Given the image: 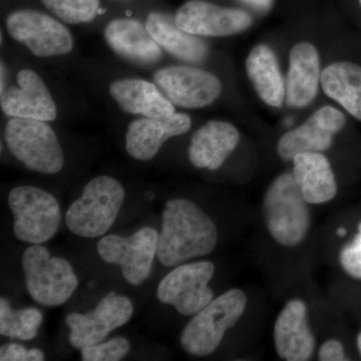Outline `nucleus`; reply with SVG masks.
Instances as JSON below:
<instances>
[{
	"label": "nucleus",
	"instance_id": "1",
	"mask_svg": "<svg viewBox=\"0 0 361 361\" xmlns=\"http://www.w3.org/2000/svg\"><path fill=\"white\" fill-rule=\"evenodd\" d=\"M218 243L212 218L198 204L187 198L170 199L161 213L157 257L167 268L204 257Z\"/></svg>",
	"mask_w": 361,
	"mask_h": 361
},
{
	"label": "nucleus",
	"instance_id": "2",
	"mask_svg": "<svg viewBox=\"0 0 361 361\" xmlns=\"http://www.w3.org/2000/svg\"><path fill=\"white\" fill-rule=\"evenodd\" d=\"M125 200L126 189L120 180L109 175L97 176L66 211V228L82 238L104 237L115 224Z\"/></svg>",
	"mask_w": 361,
	"mask_h": 361
},
{
	"label": "nucleus",
	"instance_id": "3",
	"mask_svg": "<svg viewBox=\"0 0 361 361\" xmlns=\"http://www.w3.org/2000/svg\"><path fill=\"white\" fill-rule=\"evenodd\" d=\"M263 215L268 232L279 245H300L310 233V204L292 172L278 175L266 190Z\"/></svg>",
	"mask_w": 361,
	"mask_h": 361
},
{
	"label": "nucleus",
	"instance_id": "4",
	"mask_svg": "<svg viewBox=\"0 0 361 361\" xmlns=\"http://www.w3.org/2000/svg\"><path fill=\"white\" fill-rule=\"evenodd\" d=\"M4 135L9 153L28 170L56 175L65 167L63 146L49 122L8 118Z\"/></svg>",
	"mask_w": 361,
	"mask_h": 361
},
{
	"label": "nucleus",
	"instance_id": "5",
	"mask_svg": "<svg viewBox=\"0 0 361 361\" xmlns=\"http://www.w3.org/2000/svg\"><path fill=\"white\" fill-rule=\"evenodd\" d=\"M248 298L238 288L221 294L199 311L180 332V344L190 355L203 357L212 355L245 312Z\"/></svg>",
	"mask_w": 361,
	"mask_h": 361
},
{
	"label": "nucleus",
	"instance_id": "6",
	"mask_svg": "<svg viewBox=\"0 0 361 361\" xmlns=\"http://www.w3.org/2000/svg\"><path fill=\"white\" fill-rule=\"evenodd\" d=\"M26 290L44 307H59L68 302L77 290L78 277L70 261L51 256L42 244L25 249L21 257Z\"/></svg>",
	"mask_w": 361,
	"mask_h": 361
},
{
	"label": "nucleus",
	"instance_id": "7",
	"mask_svg": "<svg viewBox=\"0 0 361 361\" xmlns=\"http://www.w3.org/2000/svg\"><path fill=\"white\" fill-rule=\"evenodd\" d=\"M13 233L25 244H44L61 229L63 213L58 199L47 190L30 185L13 188L8 194Z\"/></svg>",
	"mask_w": 361,
	"mask_h": 361
},
{
	"label": "nucleus",
	"instance_id": "8",
	"mask_svg": "<svg viewBox=\"0 0 361 361\" xmlns=\"http://www.w3.org/2000/svg\"><path fill=\"white\" fill-rule=\"evenodd\" d=\"M6 30L11 39L37 58L63 56L75 49V39L66 23L42 11H14L7 16Z\"/></svg>",
	"mask_w": 361,
	"mask_h": 361
},
{
	"label": "nucleus",
	"instance_id": "9",
	"mask_svg": "<svg viewBox=\"0 0 361 361\" xmlns=\"http://www.w3.org/2000/svg\"><path fill=\"white\" fill-rule=\"evenodd\" d=\"M154 82L176 108L200 110L217 102L223 82L216 73L196 65H172L158 68Z\"/></svg>",
	"mask_w": 361,
	"mask_h": 361
},
{
	"label": "nucleus",
	"instance_id": "10",
	"mask_svg": "<svg viewBox=\"0 0 361 361\" xmlns=\"http://www.w3.org/2000/svg\"><path fill=\"white\" fill-rule=\"evenodd\" d=\"M158 242L155 228L142 227L129 237L104 235L97 242V250L104 262L121 268L128 283L140 286L151 274Z\"/></svg>",
	"mask_w": 361,
	"mask_h": 361
},
{
	"label": "nucleus",
	"instance_id": "11",
	"mask_svg": "<svg viewBox=\"0 0 361 361\" xmlns=\"http://www.w3.org/2000/svg\"><path fill=\"white\" fill-rule=\"evenodd\" d=\"M215 275V265L211 261L185 262L170 271L157 288L161 303L173 306L180 314L195 315L214 299L209 286Z\"/></svg>",
	"mask_w": 361,
	"mask_h": 361
},
{
	"label": "nucleus",
	"instance_id": "12",
	"mask_svg": "<svg viewBox=\"0 0 361 361\" xmlns=\"http://www.w3.org/2000/svg\"><path fill=\"white\" fill-rule=\"evenodd\" d=\"M134 312V303L129 297L111 292L94 310L70 313L66 323L71 330L68 339L71 345L82 350L85 346L103 342L114 330L127 324Z\"/></svg>",
	"mask_w": 361,
	"mask_h": 361
},
{
	"label": "nucleus",
	"instance_id": "13",
	"mask_svg": "<svg viewBox=\"0 0 361 361\" xmlns=\"http://www.w3.org/2000/svg\"><path fill=\"white\" fill-rule=\"evenodd\" d=\"M346 116L341 109L330 104L320 106L300 125L279 137L276 151L284 161H292L301 153H324L334 145V137L344 129Z\"/></svg>",
	"mask_w": 361,
	"mask_h": 361
},
{
	"label": "nucleus",
	"instance_id": "14",
	"mask_svg": "<svg viewBox=\"0 0 361 361\" xmlns=\"http://www.w3.org/2000/svg\"><path fill=\"white\" fill-rule=\"evenodd\" d=\"M0 109L8 118H32L54 122L59 109L51 90L37 71L23 68L14 82H7L0 90Z\"/></svg>",
	"mask_w": 361,
	"mask_h": 361
},
{
	"label": "nucleus",
	"instance_id": "15",
	"mask_svg": "<svg viewBox=\"0 0 361 361\" xmlns=\"http://www.w3.org/2000/svg\"><path fill=\"white\" fill-rule=\"evenodd\" d=\"M174 20L180 30L202 39L233 37L253 25V16L248 11L206 0H188L176 11Z\"/></svg>",
	"mask_w": 361,
	"mask_h": 361
},
{
	"label": "nucleus",
	"instance_id": "16",
	"mask_svg": "<svg viewBox=\"0 0 361 361\" xmlns=\"http://www.w3.org/2000/svg\"><path fill=\"white\" fill-rule=\"evenodd\" d=\"M191 128V116L182 111L159 118L137 116L126 130V151L135 160L152 161L165 142L187 134Z\"/></svg>",
	"mask_w": 361,
	"mask_h": 361
},
{
	"label": "nucleus",
	"instance_id": "17",
	"mask_svg": "<svg viewBox=\"0 0 361 361\" xmlns=\"http://www.w3.org/2000/svg\"><path fill=\"white\" fill-rule=\"evenodd\" d=\"M104 39L118 58L139 68H152L164 58L146 23L134 18H116L104 28Z\"/></svg>",
	"mask_w": 361,
	"mask_h": 361
},
{
	"label": "nucleus",
	"instance_id": "18",
	"mask_svg": "<svg viewBox=\"0 0 361 361\" xmlns=\"http://www.w3.org/2000/svg\"><path fill=\"white\" fill-rule=\"evenodd\" d=\"M322 59L312 42L301 40L292 45L288 56L285 104L294 110L307 108L322 89Z\"/></svg>",
	"mask_w": 361,
	"mask_h": 361
},
{
	"label": "nucleus",
	"instance_id": "19",
	"mask_svg": "<svg viewBox=\"0 0 361 361\" xmlns=\"http://www.w3.org/2000/svg\"><path fill=\"white\" fill-rule=\"evenodd\" d=\"M274 345L286 361L310 360L316 341L308 322V310L301 299H291L280 311L274 324Z\"/></svg>",
	"mask_w": 361,
	"mask_h": 361
},
{
	"label": "nucleus",
	"instance_id": "20",
	"mask_svg": "<svg viewBox=\"0 0 361 361\" xmlns=\"http://www.w3.org/2000/svg\"><path fill=\"white\" fill-rule=\"evenodd\" d=\"M241 133L236 126L224 120H211L192 135L188 158L195 168L219 170L238 147Z\"/></svg>",
	"mask_w": 361,
	"mask_h": 361
},
{
	"label": "nucleus",
	"instance_id": "21",
	"mask_svg": "<svg viewBox=\"0 0 361 361\" xmlns=\"http://www.w3.org/2000/svg\"><path fill=\"white\" fill-rule=\"evenodd\" d=\"M109 94L118 109L129 115L159 118L176 113V106L160 87L145 78H121L111 80Z\"/></svg>",
	"mask_w": 361,
	"mask_h": 361
},
{
	"label": "nucleus",
	"instance_id": "22",
	"mask_svg": "<svg viewBox=\"0 0 361 361\" xmlns=\"http://www.w3.org/2000/svg\"><path fill=\"white\" fill-rule=\"evenodd\" d=\"M147 28L163 51L188 65H200L210 54L204 39L180 30L174 18L168 14L152 11L147 16Z\"/></svg>",
	"mask_w": 361,
	"mask_h": 361
},
{
	"label": "nucleus",
	"instance_id": "23",
	"mask_svg": "<svg viewBox=\"0 0 361 361\" xmlns=\"http://www.w3.org/2000/svg\"><path fill=\"white\" fill-rule=\"evenodd\" d=\"M245 70L259 99L270 108H282L286 80L274 49L266 44L254 45L247 56Z\"/></svg>",
	"mask_w": 361,
	"mask_h": 361
},
{
	"label": "nucleus",
	"instance_id": "24",
	"mask_svg": "<svg viewBox=\"0 0 361 361\" xmlns=\"http://www.w3.org/2000/svg\"><path fill=\"white\" fill-rule=\"evenodd\" d=\"M292 174L310 205L329 203L336 198L337 180L324 153H301L292 160Z\"/></svg>",
	"mask_w": 361,
	"mask_h": 361
},
{
	"label": "nucleus",
	"instance_id": "25",
	"mask_svg": "<svg viewBox=\"0 0 361 361\" xmlns=\"http://www.w3.org/2000/svg\"><path fill=\"white\" fill-rule=\"evenodd\" d=\"M322 90L349 116L361 122V66L336 61L322 70Z\"/></svg>",
	"mask_w": 361,
	"mask_h": 361
},
{
	"label": "nucleus",
	"instance_id": "26",
	"mask_svg": "<svg viewBox=\"0 0 361 361\" xmlns=\"http://www.w3.org/2000/svg\"><path fill=\"white\" fill-rule=\"evenodd\" d=\"M42 4L66 25L89 23L101 11L99 0H42Z\"/></svg>",
	"mask_w": 361,
	"mask_h": 361
},
{
	"label": "nucleus",
	"instance_id": "27",
	"mask_svg": "<svg viewBox=\"0 0 361 361\" xmlns=\"http://www.w3.org/2000/svg\"><path fill=\"white\" fill-rule=\"evenodd\" d=\"M132 345L126 337L118 336L109 341L99 342L82 349L84 361H118L126 357Z\"/></svg>",
	"mask_w": 361,
	"mask_h": 361
},
{
	"label": "nucleus",
	"instance_id": "28",
	"mask_svg": "<svg viewBox=\"0 0 361 361\" xmlns=\"http://www.w3.org/2000/svg\"><path fill=\"white\" fill-rule=\"evenodd\" d=\"M0 334L20 341H28L33 339L21 324L16 310H13L9 301L4 297L0 298Z\"/></svg>",
	"mask_w": 361,
	"mask_h": 361
},
{
	"label": "nucleus",
	"instance_id": "29",
	"mask_svg": "<svg viewBox=\"0 0 361 361\" xmlns=\"http://www.w3.org/2000/svg\"><path fill=\"white\" fill-rule=\"evenodd\" d=\"M339 263L346 274L355 279L361 280V223L353 241L341 249Z\"/></svg>",
	"mask_w": 361,
	"mask_h": 361
},
{
	"label": "nucleus",
	"instance_id": "30",
	"mask_svg": "<svg viewBox=\"0 0 361 361\" xmlns=\"http://www.w3.org/2000/svg\"><path fill=\"white\" fill-rule=\"evenodd\" d=\"M16 312L26 331L32 336V338H35L39 334V327L44 322V314L42 311L35 307H25L16 310Z\"/></svg>",
	"mask_w": 361,
	"mask_h": 361
},
{
	"label": "nucleus",
	"instance_id": "31",
	"mask_svg": "<svg viewBox=\"0 0 361 361\" xmlns=\"http://www.w3.org/2000/svg\"><path fill=\"white\" fill-rule=\"evenodd\" d=\"M318 358L322 361H343L348 360L344 348L341 341L329 339L320 346Z\"/></svg>",
	"mask_w": 361,
	"mask_h": 361
},
{
	"label": "nucleus",
	"instance_id": "32",
	"mask_svg": "<svg viewBox=\"0 0 361 361\" xmlns=\"http://www.w3.org/2000/svg\"><path fill=\"white\" fill-rule=\"evenodd\" d=\"M30 349L20 343H6L0 348L1 361H28Z\"/></svg>",
	"mask_w": 361,
	"mask_h": 361
},
{
	"label": "nucleus",
	"instance_id": "33",
	"mask_svg": "<svg viewBox=\"0 0 361 361\" xmlns=\"http://www.w3.org/2000/svg\"><path fill=\"white\" fill-rule=\"evenodd\" d=\"M247 6L259 11H269L274 4L275 0H239Z\"/></svg>",
	"mask_w": 361,
	"mask_h": 361
},
{
	"label": "nucleus",
	"instance_id": "34",
	"mask_svg": "<svg viewBox=\"0 0 361 361\" xmlns=\"http://www.w3.org/2000/svg\"><path fill=\"white\" fill-rule=\"evenodd\" d=\"M44 360V353L39 348H30L28 351V361H42Z\"/></svg>",
	"mask_w": 361,
	"mask_h": 361
},
{
	"label": "nucleus",
	"instance_id": "35",
	"mask_svg": "<svg viewBox=\"0 0 361 361\" xmlns=\"http://www.w3.org/2000/svg\"><path fill=\"white\" fill-rule=\"evenodd\" d=\"M337 235L341 237L345 236L346 235V230L344 229V228H339L338 230H337Z\"/></svg>",
	"mask_w": 361,
	"mask_h": 361
},
{
	"label": "nucleus",
	"instance_id": "36",
	"mask_svg": "<svg viewBox=\"0 0 361 361\" xmlns=\"http://www.w3.org/2000/svg\"><path fill=\"white\" fill-rule=\"evenodd\" d=\"M357 348L360 349V353L361 355V332L360 334H358L357 336Z\"/></svg>",
	"mask_w": 361,
	"mask_h": 361
},
{
	"label": "nucleus",
	"instance_id": "37",
	"mask_svg": "<svg viewBox=\"0 0 361 361\" xmlns=\"http://www.w3.org/2000/svg\"><path fill=\"white\" fill-rule=\"evenodd\" d=\"M358 1H360V6H361V0H358Z\"/></svg>",
	"mask_w": 361,
	"mask_h": 361
}]
</instances>
